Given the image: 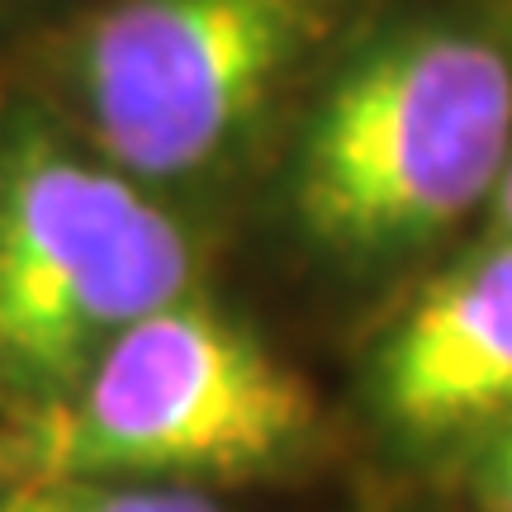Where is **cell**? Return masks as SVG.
Masks as SVG:
<instances>
[{
	"label": "cell",
	"mask_w": 512,
	"mask_h": 512,
	"mask_svg": "<svg viewBox=\"0 0 512 512\" xmlns=\"http://www.w3.org/2000/svg\"><path fill=\"white\" fill-rule=\"evenodd\" d=\"M512 157V57L470 29H403L347 62L294 157L299 223L332 252L399 256L494 200Z\"/></svg>",
	"instance_id": "obj_1"
},
{
	"label": "cell",
	"mask_w": 512,
	"mask_h": 512,
	"mask_svg": "<svg viewBox=\"0 0 512 512\" xmlns=\"http://www.w3.org/2000/svg\"><path fill=\"white\" fill-rule=\"evenodd\" d=\"M313 427L309 389L204 299L138 318L81 384L38 408L24 475L233 479L271 470Z\"/></svg>",
	"instance_id": "obj_2"
},
{
	"label": "cell",
	"mask_w": 512,
	"mask_h": 512,
	"mask_svg": "<svg viewBox=\"0 0 512 512\" xmlns=\"http://www.w3.org/2000/svg\"><path fill=\"white\" fill-rule=\"evenodd\" d=\"M181 294V223L105 157L19 124L0 152V380L48 408Z\"/></svg>",
	"instance_id": "obj_3"
},
{
	"label": "cell",
	"mask_w": 512,
	"mask_h": 512,
	"mask_svg": "<svg viewBox=\"0 0 512 512\" xmlns=\"http://www.w3.org/2000/svg\"><path fill=\"white\" fill-rule=\"evenodd\" d=\"M332 24V0H105L62 48L95 157L190 181L261 124Z\"/></svg>",
	"instance_id": "obj_4"
},
{
	"label": "cell",
	"mask_w": 512,
	"mask_h": 512,
	"mask_svg": "<svg viewBox=\"0 0 512 512\" xmlns=\"http://www.w3.org/2000/svg\"><path fill=\"white\" fill-rule=\"evenodd\" d=\"M389 418L437 437L512 413V238L441 275L380 356Z\"/></svg>",
	"instance_id": "obj_5"
},
{
	"label": "cell",
	"mask_w": 512,
	"mask_h": 512,
	"mask_svg": "<svg viewBox=\"0 0 512 512\" xmlns=\"http://www.w3.org/2000/svg\"><path fill=\"white\" fill-rule=\"evenodd\" d=\"M0 512H219L190 489H152L128 479L24 475L0 498Z\"/></svg>",
	"instance_id": "obj_6"
},
{
	"label": "cell",
	"mask_w": 512,
	"mask_h": 512,
	"mask_svg": "<svg viewBox=\"0 0 512 512\" xmlns=\"http://www.w3.org/2000/svg\"><path fill=\"white\" fill-rule=\"evenodd\" d=\"M489 498H494V512H512V413L503 418V432H498L494 451H489Z\"/></svg>",
	"instance_id": "obj_7"
},
{
	"label": "cell",
	"mask_w": 512,
	"mask_h": 512,
	"mask_svg": "<svg viewBox=\"0 0 512 512\" xmlns=\"http://www.w3.org/2000/svg\"><path fill=\"white\" fill-rule=\"evenodd\" d=\"M494 204H498V223H503V233L512 238V157H508V176H503V185H498Z\"/></svg>",
	"instance_id": "obj_8"
},
{
	"label": "cell",
	"mask_w": 512,
	"mask_h": 512,
	"mask_svg": "<svg viewBox=\"0 0 512 512\" xmlns=\"http://www.w3.org/2000/svg\"><path fill=\"white\" fill-rule=\"evenodd\" d=\"M5 5H15V0H0V10H5Z\"/></svg>",
	"instance_id": "obj_9"
},
{
	"label": "cell",
	"mask_w": 512,
	"mask_h": 512,
	"mask_svg": "<svg viewBox=\"0 0 512 512\" xmlns=\"http://www.w3.org/2000/svg\"><path fill=\"white\" fill-rule=\"evenodd\" d=\"M0 470H5V456H0ZM0 479H5V475H0Z\"/></svg>",
	"instance_id": "obj_10"
}]
</instances>
